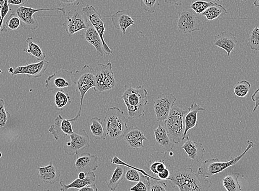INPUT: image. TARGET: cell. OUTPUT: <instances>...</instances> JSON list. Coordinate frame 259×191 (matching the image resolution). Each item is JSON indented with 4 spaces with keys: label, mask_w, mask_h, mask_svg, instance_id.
<instances>
[{
    "label": "cell",
    "mask_w": 259,
    "mask_h": 191,
    "mask_svg": "<svg viewBox=\"0 0 259 191\" xmlns=\"http://www.w3.org/2000/svg\"><path fill=\"white\" fill-rule=\"evenodd\" d=\"M36 169L38 171V177L42 182L54 184L59 181L60 171L58 166L54 165L53 162L42 167L38 166Z\"/></svg>",
    "instance_id": "44dd1931"
},
{
    "label": "cell",
    "mask_w": 259,
    "mask_h": 191,
    "mask_svg": "<svg viewBox=\"0 0 259 191\" xmlns=\"http://www.w3.org/2000/svg\"><path fill=\"white\" fill-rule=\"evenodd\" d=\"M240 1L246 2L247 0H240Z\"/></svg>",
    "instance_id": "11a10c76"
},
{
    "label": "cell",
    "mask_w": 259,
    "mask_h": 191,
    "mask_svg": "<svg viewBox=\"0 0 259 191\" xmlns=\"http://www.w3.org/2000/svg\"><path fill=\"white\" fill-rule=\"evenodd\" d=\"M254 5L256 8H259V0H255Z\"/></svg>",
    "instance_id": "816d5d0a"
},
{
    "label": "cell",
    "mask_w": 259,
    "mask_h": 191,
    "mask_svg": "<svg viewBox=\"0 0 259 191\" xmlns=\"http://www.w3.org/2000/svg\"><path fill=\"white\" fill-rule=\"evenodd\" d=\"M247 46L251 50L259 51V28L257 27H255L252 30L248 39Z\"/></svg>",
    "instance_id": "d590c367"
},
{
    "label": "cell",
    "mask_w": 259,
    "mask_h": 191,
    "mask_svg": "<svg viewBox=\"0 0 259 191\" xmlns=\"http://www.w3.org/2000/svg\"><path fill=\"white\" fill-rule=\"evenodd\" d=\"M140 173L137 170L129 168L126 171L125 178L128 181L138 182L141 180Z\"/></svg>",
    "instance_id": "60d3db41"
},
{
    "label": "cell",
    "mask_w": 259,
    "mask_h": 191,
    "mask_svg": "<svg viewBox=\"0 0 259 191\" xmlns=\"http://www.w3.org/2000/svg\"><path fill=\"white\" fill-rule=\"evenodd\" d=\"M251 86L250 83L246 80L238 82L234 86V93L238 97L244 98L248 94Z\"/></svg>",
    "instance_id": "836d02e7"
},
{
    "label": "cell",
    "mask_w": 259,
    "mask_h": 191,
    "mask_svg": "<svg viewBox=\"0 0 259 191\" xmlns=\"http://www.w3.org/2000/svg\"><path fill=\"white\" fill-rule=\"evenodd\" d=\"M246 142L248 145L244 152L237 157L231 158L229 161L221 162L219 158L205 160L198 169V174L207 178L220 173L232 166L235 165L242 159L246 152L254 146L253 141L248 140Z\"/></svg>",
    "instance_id": "52a82bcc"
},
{
    "label": "cell",
    "mask_w": 259,
    "mask_h": 191,
    "mask_svg": "<svg viewBox=\"0 0 259 191\" xmlns=\"http://www.w3.org/2000/svg\"><path fill=\"white\" fill-rule=\"evenodd\" d=\"M148 92L143 86L134 88L131 85L125 86L124 94L121 97L127 109L128 120L140 118L145 116V107L148 100Z\"/></svg>",
    "instance_id": "3957f363"
},
{
    "label": "cell",
    "mask_w": 259,
    "mask_h": 191,
    "mask_svg": "<svg viewBox=\"0 0 259 191\" xmlns=\"http://www.w3.org/2000/svg\"><path fill=\"white\" fill-rule=\"evenodd\" d=\"M122 139L129 147L135 150L143 148L144 141L147 140L144 133L138 127H134L129 128Z\"/></svg>",
    "instance_id": "ffe728a7"
},
{
    "label": "cell",
    "mask_w": 259,
    "mask_h": 191,
    "mask_svg": "<svg viewBox=\"0 0 259 191\" xmlns=\"http://www.w3.org/2000/svg\"><path fill=\"white\" fill-rule=\"evenodd\" d=\"M188 113L185 117L184 119V133L183 140L187 139L188 132L191 129H193L197 126V116L199 112L202 110H206V109L203 108L199 104L193 103L191 104L188 108Z\"/></svg>",
    "instance_id": "cb8c5ba5"
},
{
    "label": "cell",
    "mask_w": 259,
    "mask_h": 191,
    "mask_svg": "<svg viewBox=\"0 0 259 191\" xmlns=\"http://www.w3.org/2000/svg\"><path fill=\"white\" fill-rule=\"evenodd\" d=\"M239 174L237 172L227 174L223 181V186L227 191H242L238 182Z\"/></svg>",
    "instance_id": "4dcf8cb0"
},
{
    "label": "cell",
    "mask_w": 259,
    "mask_h": 191,
    "mask_svg": "<svg viewBox=\"0 0 259 191\" xmlns=\"http://www.w3.org/2000/svg\"><path fill=\"white\" fill-rule=\"evenodd\" d=\"M82 12L89 23L100 35L103 42V50L105 54L107 55L112 54L113 53L112 51L111 50L104 39V34L106 29H105L104 23L100 14L99 13L94 6L89 5H86L85 7L83 8Z\"/></svg>",
    "instance_id": "7c38bea8"
},
{
    "label": "cell",
    "mask_w": 259,
    "mask_h": 191,
    "mask_svg": "<svg viewBox=\"0 0 259 191\" xmlns=\"http://www.w3.org/2000/svg\"><path fill=\"white\" fill-rule=\"evenodd\" d=\"M111 163L113 164L120 165L122 166H125V167H127L128 168H131L135 170H138L141 174H143L146 176L149 177V175H148L146 172L143 170L141 169H139L137 168L134 167V166H132L131 165H129L125 163L124 162H122L118 157L115 156L114 158L111 160Z\"/></svg>",
    "instance_id": "7bdbcfd3"
},
{
    "label": "cell",
    "mask_w": 259,
    "mask_h": 191,
    "mask_svg": "<svg viewBox=\"0 0 259 191\" xmlns=\"http://www.w3.org/2000/svg\"><path fill=\"white\" fill-rule=\"evenodd\" d=\"M90 23L84 16L82 12L78 9H73L68 12L63 28L70 36L88 29Z\"/></svg>",
    "instance_id": "4fadbf2b"
},
{
    "label": "cell",
    "mask_w": 259,
    "mask_h": 191,
    "mask_svg": "<svg viewBox=\"0 0 259 191\" xmlns=\"http://www.w3.org/2000/svg\"><path fill=\"white\" fill-rule=\"evenodd\" d=\"M53 11L62 12L64 15L66 14L65 9L64 8L33 9L25 7L23 6L17 8L15 11V13L20 18L22 26L23 28L34 30L39 28V23L34 17L33 15L38 12Z\"/></svg>",
    "instance_id": "9c48e42d"
},
{
    "label": "cell",
    "mask_w": 259,
    "mask_h": 191,
    "mask_svg": "<svg viewBox=\"0 0 259 191\" xmlns=\"http://www.w3.org/2000/svg\"><path fill=\"white\" fill-rule=\"evenodd\" d=\"M227 14L228 12L224 6L215 3L214 5L206 9L201 15L204 16L208 21H211L217 19L222 15Z\"/></svg>",
    "instance_id": "1f68e13d"
},
{
    "label": "cell",
    "mask_w": 259,
    "mask_h": 191,
    "mask_svg": "<svg viewBox=\"0 0 259 191\" xmlns=\"http://www.w3.org/2000/svg\"><path fill=\"white\" fill-rule=\"evenodd\" d=\"M175 160L169 152L155 151L148 158L143 165V170L151 179L164 181L168 179L177 168Z\"/></svg>",
    "instance_id": "7a4b0ae2"
},
{
    "label": "cell",
    "mask_w": 259,
    "mask_h": 191,
    "mask_svg": "<svg viewBox=\"0 0 259 191\" xmlns=\"http://www.w3.org/2000/svg\"><path fill=\"white\" fill-rule=\"evenodd\" d=\"M251 100L255 103V106L252 110V112H254L259 106V88L251 96Z\"/></svg>",
    "instance_id": "f6af8a7d"
},
{
    "label": "cell",
    "mask_w": 259,
    "mask_h": 191,
    "mask_svg": "<svg viewBox=\"0 0 259 191\" xmlns=\"http://www.w3.org/2000/svg\"><path fill=\"white\" fill-rule=\"evenodd\" d=\"M215 3L212 2H207L204 1H196L193 3L190 6V9L194 11L197 15L203 13L206 9L211 6H213Z\"/></svg>",
    "instance_id": "8d00e7d4"
},
{
    "label": "cell",
    "mask_w": 259,
    "mask_h": 191,
    "mask_svg": "<svg viewBox=\"0 0 259 191\" xmlns=\"http://www.w3.org/2000/svg\"><path fill=\"white\" fill-rule=\"evenodd\" d=\"M54 138L58 140L60 138H65L67 135L73 134V130L71 122L64 119L61 115L55 117L54 125L48 129Z\"/></svg>",
    "instance_id": "e0dca14e"
},
{
    "label": "cell",
    "mask_w": 259,
    "mask_h": 191,
    "mask_svg": "<svg viewBox=\"0 0 259 191\" xmlns=\"http://www.w3.org/2000/svg\"><path fill=\"white\" fill-rule=\"evenodd\" d=\"M126 172V167L119 165L114 170L112 177L107 182V187L110 190L115 191L124 179Z\"/></svg>",
    "instance_id": "f546056e"
},
{
    "label": "cell",
    "mask_w": 259,
    "mask_h": 191,
    "mask_svg": "<svg viewBox=\"0 0 259 191\" xmlns=\"http://www.w3.org/2000/svg\"><path fill=\"white\" fill-rule=\"evenodd\" d=\"M187 141L182 146L188 158L195 162H200L205 156L206 150L203 144L190 140L188 137Z\"/></svg>",
    "instance_id": "7402d4cb"
},
{
    "label": "cell",
    "mask_w": 259,
    "mask_h": 191,
    "mask_svg": "<svg viewBox=\"0 0 259 191\" xmlns=\"http://www.w3.org/2000/svg\"><path fill=\"white\" fill-rule=\"evenodd\" d=\"M155 139L162 151L169 152L174 149L175 143L169 138L167 133L162 126L159 125L156 129H153Z\"/></svg>",
    "instance_id": "d4e9b609"
},
{
    "label": "cell",
    "mask_w": 259,
    "mask_h": 191,
    "mask_svg": "<svg viewBox=\"0 0 259 191\" xmlns=\"http://www.w3.org/2000/svg\"><path fill=\"white\" fill-rule=\"evenodd\" d=\"M5 102L0 98V128L5 127L10 118V113L5 109Z\"/></svg>",
    "instance_id": "f35d334b"
},
{
    "label": "cell",
    "mask_w": 259,
    "mask_h": 191,
    "mask_svg": "<svg viewBox=\"0 0 259 191\" xmlns=\"http://www.w3.org/2000/svg\"><path fill=\"white\" fill-rule=\"evenodd\" d=\"M150 191H168V187L164 182L151 178Z\"/></svg>",
    "instance_id": "b9f144b4"
},
{
    "label": "cell",
    "mask_w": 259,
    "mask_h": 191,
    "mask_svg": "<svg viewBox=\"0 0 259 191\" xmlns=\"http://www.w3.org/2000/svg\"><path fill=\"white\" fill-rule=\"evenodd\" d=\"M28 0H8L9 5H15L17 6H21L25 4Z\"/></svg>",
    "instance_id": "bcb514c9"
},
{
    "label": "cell",
    "mask_w": 259,
    "mask_h": 191,
    "mask_svg": "<svg viewBox=\"0 0 259 191\" xmlns=\"http://www.w3.org/2000/svg\"><path fill=\"white\" fill-rule=\"evenodd\" d=\"M86 177V174L83 172H80L78 173V178L79 179L83 180Z\"/></svg>",
    "instance_id": "681fc988"
},
{
    "label": "cell",
    "mask_w": 259,
    "mask_h": 191,
    "mask_svg": "<svg viewBox=\"0 0 259 191\" xmlns=\"http://www.w3.org/2000/svg\"><path fill=\"white\" fill-rule=\"evenodd\" d=\"M112 23L114 27L120 30L123 34H125L127 29L135 26V21L129 12L126 10H119L115 12L112 16Z\"/></svg>",
    "instance_id": "603a6c76"
},
{
    "label": "cell",
    "mask_w": 259,
    "mask_h": 191,
    "mask_svg": "<svg viewBox=\"0 0 259 191\" xmlns=\"http://www.w3.org/2000/svg\"><path fill=\"white\" fill-rule=\"evenodd\" d=\"M91 123L90 129L93 137L97 140H106L108 134L101 120L95 117L91 119Z\"/></svg>",
    "instance_id": "83f0119b"
},
{
    "label": "cell",
    "mask_w": 259,
    "mask_h": 191,
    "mask_svg": "<svg viewBox=\"0 0 259 191\" xmlns=\"http://www.w3.org/2000/svg\"><path fill=\"white\" fill-rule=\"evenodd\" d=\"M95 86L94 90L97 93L112 90L115 88L116 81L113 71L112 64H99L94 70Z\"/></svg>",
    "instance_id": "ba28073f"
},
{
    "label": "cell",
    "mask_w": 259,
    "mask_h": 191,
    "mask_svg": "<svg viewBox=\"0 0 259 191\" xmlns=\"http://www.w3.org/2000/svg\"><path fill=\"white\" fill-rule=\"evenodd\" d=\"M94 70L88 65H85L81 70L76 71L74 75V84L76 91L80 96V105L77 115L69 120L71 122H77L81 116L84 97L87 92L95 86Z\"/></svg>",
    "instance_id": "5b68a950"
},
{
    "label": "cell",
    "mask_w": 259,
    "mask_h": 191,
    "mask_svg": "<svg viewBox=\"0 0 259 191\" xmlns=\"http://www.w3.org/2000/svg\"><path fill=\"white\" fill-rule=\"evenodd\" d=\"M69 136L70 140L64 145V150L68 156H77L80 152L90 147V139L84 129H81Z\"/></svg>",
    "instance_id": "5bb4252c"
},
{
    "label": "cell",
    "mask_w": 259,
    "mask_h": 191,
    "mask_svg": "<svg viewBox=\"0 0 259 191\" xmlns=\"http://www.w3.org/2000/svg\"><path fill=\"white\" fill-rule=\"evenodd\" d=\"M167 181L172 188L177 187L180 191H209L211 186L206 178L196 174L188 166L177 168Z\"/></svg>",
    "instance_id": "6da1fadb"
},
{
    "label": "cell",
    "mask_w": 259,
    "mask_h": 191,
    "mask_svg": "<svg viewBox=\"0 0 259 191\" xmlns=\"http://www.w3.org/2000/svg\"><path fill=\"white\" fill-rule=\"evenodd\" d=\"M188 111V110L174 106L171 108L168 118L164 121V127L166 133L170 140L176 144H180L183 140V119Z\"/></svg>",
    "instance_id": "8992f818"
},
{
    "label": "cell",
    "mask_w": 259,
    "mask_h": 191,
    "mask_svg": "<svg viewBox=\"0 0 259 191\" xmlns=\"http://www.w3.org/2000/svg\"><path fill=\"white\" fill-rule=\"evenodd\" d=\"M166 4H170L172 5L180 6L183 5L184 0H164Z\"/></svg>",
    "instance_id": "c3c4849f"
},
{
    "label": "cell",
    "mask_w": 259,
    "mask_h": 191,
    "mask_svg": "<svg viewBox=\"0 0 259 191\" xmlns=\"http://www.w3.org/2000/svg\"><path fill=\"white\" fill-rule=\"evenodd\" d=\"M84 37L86 41L95 48L98 56H104V51L102 41L97 30L91 24L88 28L85 30Z\"/></svg>",
    "instance_id": "4316f807"
},
{
    "label": "cell",
    "mask_w": 259,
    "mask_h": 191,
    "mask_svg": "<svg viewBox=\"0 0 259 191\" xmlns=\"http://www.w3.org/2000/svg\"><path fill=\"white\" fill-rule=\"evenodd\" d=\"M177 29L182 34L192 33L200 30L201 22L197 15L192 9H186L178 12Z\"/></svg>",
    "instance_id": "30bf717a"
},
{
    "label": "cell",
    "mask_w": 259,
    "mask_h": 191,
    "mask_svg": "<svg viewBox=\"0 0 259 191\" xmlns=\"http://www.w3.org/2000/svg\"><path fill=\"white\" fill-rule=\"evenodd\" d=\"M128 121L119 107L109 108L104 119L108 135L113 139L122 138L129 129Z\"/></svg>",
    "instance_id": "277c9868"
},
{
    "label": "cell",
    "mask_w": 259,
    "mask_h": 191,
    "mask_svg": "<svg viewBox=\"0 0 259 191\" xmlns=\"http://www.w3.org/2000/svg\"><path fill=\"white\" fill-rule=\"evenodd\" d=\"M96 180V176L94 172H90L86 174V177L83 180L76 178L70 184H66L64 180L60 181V191H67L69 189H81L86 186L91 185V184L95 183Z\"/></svg>",
    "instance_id": "484cf974"
},
{
    "label": "cell",
    "mask_w": 259,
    "mask_h": 191,
    "mask_svg": "<svg viewBox=\"0 0 259 191\" xmlns=\"http://www.w3.org/2000/svg\"><path fill=\"white\" fill-rule=\"evenodd\" d=\"M150 179L149 177L142 174L141 180L127 191H150Z\"/></svg>",
    "instance_id": "e575fe53"
},
{
    "label": "cell",
    "mask_w": 259,
    "mask_h": 191,
    "mask_svg": "<svg viewBox=\"0 0 259 191\" xmlns=\"http://www.w3.org/2000/svg\"><path fill=\"white\" fill-rule=\"evenodd\" d=\"M49 63L45 60L38 63L28 64L25 66H18L13 69L11 73L12 77L20 74H26L37 79L44 75L48 69Z\"/></svg>",
    "instance_id": "2e32d148"
},
{
    "label": "cell",
    "mask_w": 259,
    "mask_h": 191,
    "mask_svg": "<svg viewBox=\"0 0 259 191\" xmlns=\"http://www.w3.org/2000/svg\"><path fill=\"white\" fill-rule=\"evenodd\" d=\"M56 1L66 6H77L83 3V0H56Z\"/></svg>",
    "instance_id": "ee69618b"
},
{
    "label": "cell",
    "mask_w": 259,
    "mask_h": 191,
    "mask_svg": "<svg viewBox=\"0 0 259 191\" xmlns=\"http://www.w3.org/2000/svg\"><path fill=\"white\" fill-rule=\"evenodd\" d=\"M237 44L236 35L229 31L222 32L214 36L213 45L223 49L228 57H230Z\"/></svg>",
    "instance_id": "d6986e66"
},
{
    "label": "cell",
    "mask_w": 259,
    "mask_h": 191,
    "mask_svg": "<svg viewBox=\"0 0 259 191\" xmlns=\"http://www.w3.org/2000/svg\"><path fill=\"white\" fill-rule=\"evenodd\" d=\"M212 1L220 2L222 1V0H212Z\"/></svg>",
    "instance_id": "db71d44e"
},
{
    "label": "cell",
    "mask_w": 259,
    "mask_h": 191,
    "mask_svg": "<svg viewBox=\"0 0 259 191\" xmlns=\"http://www.w3.org/2000/svg\"><path fill=\"white\" fill-rule=\"evenodd\" d=\"M27 47L23 49V52L31 55L39 61L45 60L46 54L43 52L41 48L34 42L33 37H28L26 39Z\"/></svg>",
    "instance_id": "f1b7e54d"
},
{
    "label": "cell",
    "mask_w": 259,
    "mask_h": 191,
    "mask_svg": "<svg viewBox=\"0 0 259 191\" xmlns=\"http://www.w3.org/2000/svg\"><path fill=\"white\" fill-rule=\"evenodd\" d=\"M3 157V154L2 152H0V158H2Z\"/></svg>",
    "instance_id": "f5cc1de1"
},
{
    "label": "cell",
    "mask_w": 259,
    "mask_h": 191,
    "mask_svg": "<svg viewBox=\"0 0 259 191\" xmlns=\"http://www.w3.org/2000/svg\"><path fill=\"white\" fill-rule=\"evenodd\" d=\"M21 24L20 18L15 13L11 14L5 23V26L9 30H16Z\"/></svg>",
    "instance_id": "74e56055"
},
{
    "label": "cell",
    "mask_w": 259,
    "mask_h": 191,
    "mask_svg": "<svg viewBox=\"0 0 259 191\" xmlns=\"http://www.w3.org/2000/svg\"><path fill=\"white\" fill-rule=\"evenodd\" d=\"M45 87L47 90L64 91L74 84V75L72 71L59 69L46 80Z\"/></svg>",
    "instance_id": "8fae6325"
},
{
    "label": "cell",
    "mask_w": 259,
    "mask_h": 191,
    "mask_svg": "<svg viewBox=\"0 0 259 191\" xmlns=\"http://www.w3.org/2000/svg\"><path fill=\"white\" fill-rule=\"evenodd\" d=\"M176 101V97L171 93H164L158 96L154 102V109L157 122H164L168 118Z\"/></svg>",
    "instance_id": "9a60e30c"
},
{
    "label": "cell",
    "mask_w": 259,
    "mask_h": 191,
    "mask_svg": "<svg viewBox=\"0 0 259 191\" xmlns=\"http://www.w3.org/2000/svg\"><path fill=\"white\" fill-rule=\"evenodd\" d=\"M54 101L57 108L60 110H63L67 104L71 103L69 94L64 91H57L55 95Z\"/></svg>",
    "instance_id": "d6a6232c"
},
{
    "label": "cell",
    "mask_w": 259,
    "mask_h": 191,
    "mask_svg": "<svg viewBox=\"0 0 259 191\" xmlns=\"http://www.w3.org/2000/svg\"><path fill=\"white\" fill-rule=\"evenodd\" d=\"M78 191H98V189L96 184H92L91 185L86 186L81 189H79Z\"/></svg>",
    "instance_id": "7dc6e473"
},
{
    "label": "cell",
    "mask_w": 259,
    "mask_h": 191,
    "mask_svg": "<svg viewBox=\"0 0 259 191\" xmlns=\"http://www.w3.org/2000/svg\"><path fill=\"white\" fill-rule=\"evenodd\" d=\"M5 0H0V10H1L3 8L5 4Z\"/></svg>",
    "instance_id": "f907efd6"
},
{
    "label": "cell",
    "mask_w": 259,
    "mask_h": 191,
    "mask_svg": "<svg viewBox=\"0 0 259 191\" xmlns=\"http://www.w3.org/2000/svg\"><path fill=\"white\" fill-rule=\"evenodd\" d=\"M158 0H140L142 8L151 14L155 13Z\"/></svg>",
    "instance_id": "ab89813d"
},
{
    "label": "cell",
    "mask_w": 259,
    "mask_h": 191,
    "mask_svg": "<svg viewBox=\"0 0 259 191\" xmlns=\"http://www.w3.org/2000/svg\"><path fill=\"white\" fill-rule=\"evenodd\" d=\"M75 163L76 172H83L86 174L95 171L98 168V158L97 156L91 155L90 153H84L77 156Z\"/></svg>",
    "instance_id": "ac0fdd59"
}]
</instances>
